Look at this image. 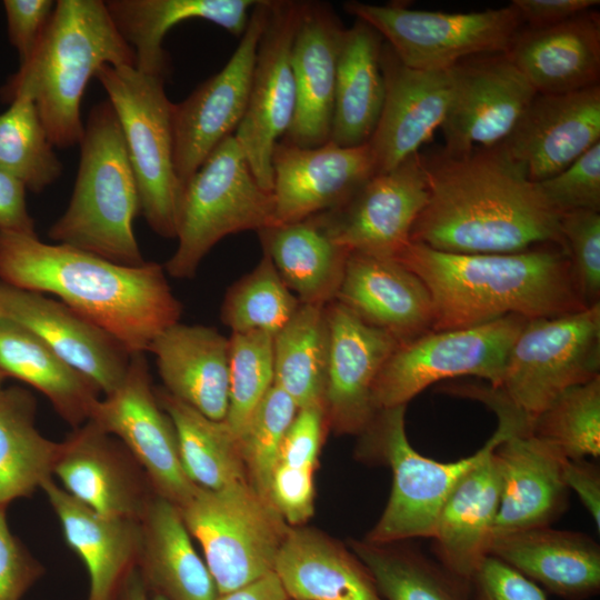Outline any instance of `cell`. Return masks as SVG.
Returning <instances> with one entry per match:
<instances>
[{
  "mask_svg": "<svg viewBox=\"0 0 600 600\" xmlns=\"http://www.w3.org/2000/svg\"><path fill=\"white\" fill-rule=\"evenodd\" d=\"M469 600H547V597L538 584L489 554L469 582Z\"/></svg>",
  "mask_w": 600,
  "mask_h": 600,
  "instance_id": "cell-50",
  "label": "cell"
},
{
  "mask_svg": "<svg viewBox=\"0 0 600 600\" xmlns=\"http://www.w3.org/2000/svg\"><path fill=\"white\" fill-rule=\"evenodd\" d=\"M134 63L106 1L58 0L33 54L1 94L8 100L18 90L28 91L54 148L66 149L82 138L80 104L98 69Z\"/></svg>",
  "mask_w": 600,
  "mask_h": 600,
  "instance_id": "cell-4",
  "label": "cell"
},
{
  "mask_svg": "<svg viewBox=\"0 0 600 600\" xmlns=\"http://www.w3.org/2000/svg\"><path fill=\"white\" fill-rule=\"evenodd\" d=\"M148 351L168 393L212 420L226 419L229 338L211 327L177 322L160 332Z\"/></svg>",
  "mask_w": 600,
  "mask_h": 600,
  "instance_id": "cell-28",
  "label": "cell"
},
{
  "mask_svg": "<svg viewBox=\"0 0 600 600\" xmlns=\"http://www.w3.org/2000/svg\"><path fill=\"white\" fill-rule=\"evenodd\" d=\"M336 301L400 343L432 330L430 291L394 258L350 252Z\"/></svg>",
  "mask_w": 600,
  "mask_h": 600,
  "instance_id": "cell-25",
  "label": "cell"
},
{
  "mask_svg": "<svg viewBox=\"0 0 600 600\" xmlns=\"http://www.w3.org/2000/svg\"><path fill=\"white\" fill-rule=\"evenodd\" d=\"M299 306L298 298L263 253L257 267L228 289L220 318L231 333L261 331L274 337Z\"/></svg>",
  "mask_w": 600,
  "mask_h": 600,
  "instance_id": "cell-43",
  "label": "cell"
},
{
  "mask_svg": "<svg viewBox=\"0 0 600 600\" xmlns=\"http://www.w3.org/2000/svg\"><path fill=\"white\" fill-rule=\"evenodd\" d=\"M263 253L300 303L336 300L350 251L332 238L321 213L258 231Z\"/></svg>",
  "mask_w": 600,
  "mask_h": 600,
  "instance_id": "cell-35",
  "label": "cell"
},
{
  "mask_svg": "<svg viewBox=\"0 0 600 600\" xmlns=\"http://www.w3.org/2000/svg\"><path fill=\"white\" fill-rule=\"evenodd\" d=\"M531 434L570 460L600 454V376L560 393L532 421Z\"/></svg>",
  "mask_w": 600,
  "mask_h": 600,
  "instance_id": "cell-44",
  "label": "cell"
},
{
  "mask_svg": "<svg viewBox=\"0 0 600 600\" xmlns=\"http://www.w3.org/2000/svg\"><path fill=\"white\" fill-rule=\"evenodd\" d=\"M598 376L600 302L570 313L527 320L494 389L532 424L564 390Z\"/></svg>",
  "mask_w": 600,
  "mask_h": 600,
  "instance_id": "cell-10",
  "label": "cell"
},
{
  "mask_svg": "<svg viewBox=\"0 0 600 600\" xmlns=\"http://www.w3.org/2000/svg\"><path fill=\"white\" fill-rule=\"evenodd\" d=\"M109 600H164L150 590L134 567L120 582Z\"/></svg>",
  "mask_w": 600,
  "mask_h": 600,
  "instance_id": "cell-58",
  "label": "cell"
},
{
  "mask_svg": "<svg viewBox=\"0 0 600 600\" xmlns=\"http://www.w3.org/2000/svg\"><path fill=\"white\" fill-rule=\"evenodd\" d=\"M562 479L568 490H572L600 530V470L586 459H566Z\"/></svg>",
  "mask_w": 600,
  "mask_h": 600,
  "instance_id": "cell-55",
  "label": "cell"
},
{
  "mask_svg": "<svg viewBox=\"0 0 600 600\" xmlns=\"http://www.w3.org/2000/svg\"><path fill=\"white\" fill-rule=\"evenodd\" d=\"M53 474L69 494L109 517L140 520L157 494L123 443L92 420L59 442Z\"/></svg>",
  "mask_w": 600,
  "mask_h": 600,
  "instance_id": "cell-19",
  "label": "cell"
},
{
  "mask_svg": "<svg viewBox=\"0 0 600 600\" xmlns=\"http://www.w3.org/2000/svg\"><path fill=\"white\" fill-rule=\"evenodd\" d=\"M421 156L429 198L410 242L461 254L511 253L534 244L566 249L561 213L497 147Z\"/></svg>",
  "mask_w": 600,
  "mask_h": 600,
  "instance_id": "cell-1",
  "label": "cell"
},
{
  "mask_svg": "<svg viewBox=\"0 0 600 600\" xmlns=\"http://www.w3.org/2000/svg\"><path fill=\"white\" fill-rule=\"evenodd\" d=\"M329 327L324 410L339 434H361L377 409V378L400 342L372 327L338 301L326 307Z\"/></svg>",
  "mask_w": 600,
  "mask_h": 600,
  "instance_id": "cell-21",
  "label": "cell"
},
{
  "mask_svg": "<svg viewBox=\"0 0 600 600\" xmlns=\"http://www.w3.org/2000/svg\"><path fill=\"white\" fill-rule=\"evenodd\" d=\"M120 440L154 492L180 507L197 488L181 466L176 430L158 402L144 353H131L121 384L99 399L90 419Z\"/></svg>",
  "mask_w": 600,
  "mask_h": 600,
  "instance_id": "cell-14",
  "label": "cell"
},
{
  "mask_svg": "<svg viewBox=\"0 0 600 600\" xmlns=\"http://www.w3.org/2000/svg\"><path fill=\"white\" fill-rule=\"evenodd\" d=\"M327 426L323 404L298 409L283 438L278 463L314 469Z\"/></svg>",
  "mask_w": 600,
  "mask_h": 600,
  "instance_id": "cell-52",
  "label": "cell"
},
{
  "mask_svg": "<svg viewBox=\"0 0 600 600\" xmlns=\"http://www.w3.org/2000/svg\"><path fill=\"white\" fill-rule=\"evenodd\" d=\"M37 402L20 387L0 388V508L52 478L59 442L36 428Z\"/></svg>",
  "mask_w": 600,
  "mask_h": 600,
  "instance_id": "cell-38",
  "label": "cell"
},
{
  "mask_svg": "<svg viewBox=\"0 0 600 600\" xmlns=\"http://www.w3.org/2000/svg\"><path fill=\"white\" fill-rule=\"evenodd\" d=\"M301 1L271 0L244 116L233 137L259 184L272 190L271 158L296 110L291 48Z\"/></svg>",
  "mask_w": 600,
  "mask_h": 600,
  "instance_id": "cell-15",
  "label": "cell"
},
{
  "mask_svg": "<svg viewBox=\"0 0 600 600\" xmlns=\"http://www.w3.org/2000/svg\"><path fill=\"white\" fill-rule=\"evenodd\" d=\"M273 386V337L261 331L231 333L229 404L224 421L238 440Z\"/></svg>",
  "mask_w": 600,
  "mask_h": 600,
  "instance_id": "cell-45",
  "label": "cell"
},
{
  "mask_svg": "<svg viewBox=\"0 0 600 600\" xmlns=\"http://www.w3.org/2000/svg\"><path fill=\"white\" fill-rule=\"evenodd\" d=\"M214 600H289L274 572L233 591L219 593Z\"/></svg>",
  "mask_w": 600,
  "mask_h": 600,
  "instance_id": "cell-57",
  "label": "cell"
},
{
  "mask_svg": "<svg viewBox=\"0 0 600 600\" xmlns=\"http://www.w3.org/2000/svg\"><path fill=\"white\" fill-rule=\"evenodd\" d=\"M79 144L73 191L67 209L48 230L49 238L116 263L142 264L133 232V220L140 214L138 187L108 100L90 110Z\"/></svg>",
  "mask_w": 600,
  "mask_h": 600,
  "instance_id": "cell-5",
  "label": "cell"
},
{
  "mask_svg": "<svg viewBox=\"0 0 600 600\" xmlns=\"http://www.w3.org/2000/svg\"><path fill=\"white\" fill-rule=\"evenodd\" d=\"M344 29L329 4L301 1L291 48L296 110L282 141L312 148L330 140Z\"/></svg>",
  "mask_w": 600,
  "mask_h": 600,
  "instance_id": "cell-24",
  "label": "cell"
},
{
  "mask_svg": "<svg viewBox=\"0 0 600 600\" xmlns=\"http://www.w3.org/2000/svg\"><path fill=\"white\" fill-rule=\"evenodd\" d=\"M1 282L53 294L130 353H144L164 329L179 322L182 306L163 266L112 262L36 233L0 230Z\"/></svg>",
  "mask_w": 600,
  "mask_h": 600,
  "instance_id": "cell-2",
  "label": "cell"
},
{
  "mask_svg": "<svg viewBox=\"0 0 600 600\" xmlns=\"http://www.w3.org/2000/svg\"><path fill=\"white\" fill-rule=\"evenodd\" d=\"M384 99L368 141L376 172L392 170L441 128L451 100L450 71L418 70L403 64L383 42L380 57Z\"/></svg>",
  "mask_w": 600,
  "mask_h": 600,
  "instance_id": "cell-23",
  "label": "cell"
},
{
  "mask_svg": "<svg viewBox=\"0 0 600 600\" xmlns=\"http://www.w3.org/2000/svg\"><path fill=\"white\" fill-rule=\"evenodd\" d=\"M52 0H4L8 34L16 48L20 66L33 54L53 12Z\"/></svg>",
  "mask_w": 600,
  "mask_h": 600,
  "instance_id": "cell-53",
  "label": "cell"
},
{
  "mask_svg": "<svg viewBox=\"0 0 600 600\" xmlns=\"http://www.w3.org/2000/svg\"><path fill=\"white\" fill-rule=\"evenodd\" d=\"M290 600V599H289Z\"/></svg>",
  "mask_w": 600,
  "mask_h": 600,
  "instance_id": "cell-60",
  "label": "cell"
},
{
  "mask_svg": "<svg viewBox=\"0 0 600 600\" xmlns=\"http://www.w3.org/2000/svg\"><path fill=\"white\" fill-rule=\"evenodd\" d=\"M382 44L381 36L361 20L343 31L329 140L338 146L368 143L377 127L384 99Z\"/></svg>",
  "mask_w": 600,
  "mask_h": 600,
  "instance_id": "cell-36",
  "label": "cell"
},
{
  "mask_svg": "<svg viewBox=\"0 0 600 600\" xmlns=\"http://www.w3.org/2000/svg\"><path fill=\"white\" fill-rule=\"evenodd\" d=\"M461 254L409 242L394 258L427 286L433 331L470 328L503 317L527 320L587 308L567 249Z\"/></svg>",
  "mask_w": 600,
  "mask_h": 600,
  "instance_id": "cell-3",
  "label": "cell"
},
{
  "mask_svg": "<svg viewBox=\"0 0 600 600\" xmlns=\"http://www.w3.org/2000/svg\"><path fill=\"white\" fill-rule=\"evenodd\" d=\"M271 0H258L240 42L224 67L172 104L173 162L183 184L241 122L249 99L258 44Z\"/></svg>",
  "mask_w": 600,
  "mask_h": 600,
  "instance_id": "cell-13",
  "label": "cell"
},
{
  "mask_svg": "<svg viewBox=\"0 0 600 600\" xmlns=\"http://www.w3.org/2000/svg\"><path fill=\"white\" fill-rule=\"evenodd\" d=\"M0 114V171L27 190L42 192L62 174L63 166L41 121L32 96L16 91Z\"/></svg>",
  "mask_w": 600,
  "mask_h": 600,
  "instance_id": "cell-42",
  "label": "cell"
},
{
  "mask_svg": "<svg viewBox=\"0 0 600 600\" xmlns=\"http://www.w3.org/2000/svg\"><path fill=\"white\" fill-rule=\"evenodd\" d=\"M258 0H108V11L136 57L134 67L166 78L169 58L162 47L167 32L191 19L212 22L241 37Z\"/></svg>",
  "mask_w": 600,
  "mask_h": 600,
  "instance_id": "cell-34",
  "label": "cell"
},
{
  "mask_svg": "<svg viewBox=\"0 0 600 600\" xmlns=\"http://www.w3.org/2000/svg\"><path fill=\"white\" fill-rule=\"evenodd\" d=\"M429 198L421 153L376 173L342 207L321 213L338 244L350 252L396 258Z\"/></svg>",
  "mask_w": 600,
  "mask_h": 600,
  "instance_id": "cell-17",
  "label": "cell"
},
{
  "mask_svg": "<svg viewBox=\"0 0 600 600\" xmlns=\"http://www.w3.org/2000/svg\"><path fill=\"white\" fill-rule=\"evenodd\" d=\"M489 554L564 600L600 591V546L582 532L551 526L517 531L494 538Z\"/></svg>",
  "mask_w": 600,
  "mask_h": 600,
  "instance_id": "cell-29",
  "label": "cell"
},
{
  "mask_svg": "<svg viewBox=\"0 0 600 600\" xmlns=\"http://www.w3.org/2000/svg\"><path fill=\"white\" fill-rule=\"evenodd\" d=\"M548 201L560 212L600 211V142L561 172L538 182Z\"/></svg>",
  "mask_w": 600,
  "mask_h": 600,
  "instance_id": "cell-48",
  "label": "cell"
},
{
  "mask_svg": "<svg viewBox=\"0 0 600 600\" xmlns=\"http://www.w3.org/2000/svg\"><path fill=\"white\" fill-rule=\"evenodd\" d=\"M298 411L293 400L273 386L253 413L240 438L247 478L268 499V487L279 460L283 438ZM269 500V499H268Z\"/></svg>",
  "mask_w": 600,
  "mask_h": 600,
  "instance_id": "cell-46",
  "label": "cell"
},
{
  "mask_svg": "<svg viewBox=\"0 0 600 600\" xmlns=\"http://www.w3.org/2000/svg\"><path fill=\"white\" fill-rule=\"evenodd\" d=\"M600 142V86L537 93L510 134L496 146L531 182L569 167Z\"/></svg>",
  "mask_w": 600,
  "mask_h": 600,
  "instance_id": "cell-20",
  "label": "cell"
},
{
  "mask_svg": "<svg viewBox=\"0 0 600 600\" xmlns=\"http://www.w3.org/2000/svg\"><path fill=\"white\" fill-rule=\"evenodd\" d=\"M494 449L456 484L430 538L434 559L467 582L489 556L493 540L501 489Z\"/></svg>",
  "mask_w": 600,
  "mask_h": 600,
  "instance_id": "cell-30",
  "label": "cell"
},
{
  "mask_svg": "<svg viewBox=\"0 0 600 600\" xmlns=\"http://www.w3.org/2000/svg\"><path fill=\"white\" fill-rule=\"evenodd\" d=\"M41 489L60 521L67 544L88 570V600H109L137 564L140 521L100 514L69 494L52 478L44 481Z\"/></svg>",
  "mask_w": 600,
  "mask_h": 600,
  "instance_id": "cell-31",
  "label": "cell"
},
{
  "mask_svg": "<svg viewBox=\"0 0 600 600\" xmlns=\"http://www.w3.org/2000/svg\"><path fill=\"white\" fill-rule=\"evenodd\" d=\"M6 379V377L0 372V388L2 387V382Z\"/></svg>",
  "mask_w": 600,
  "mask_h": 600,
  "instance_id": "cell-59",
  "label": "cell"
},
{
  "mask_svg": "<svg viewBox=\"0 0 600 600\" xmlns=\"http://www.w3.org/2000/svg\"><path fill=\"white\" fill-rule=\"evenodd\" d=\"M501 480L493 539L551 526L568 508L567 459L532 434H511L493 451ZM493 541V540H492Z\"/></svg>",
  "mask_w": 600,
  "mask_h": 600,
  "instance_id": "cell-26",
  "label": "cell"
},
{
  "mask_svg": "<svg viewBox=\"0 0 600 600\" xmlns=\"http://www.w3.org/2000/svg\"><path fill=\"white\" fill-rule=\"evenodd\" d=\"M522 24L528 29H544L560 24L593 9L599 0H513Z\"/></svg>",
  "mask_w": 600,
  "mask_h": 600,
  "instance_id": "cell-54",
  "label": "cell"
},
{
  "mask_svg": "<svg viewBox=\"0 0 600 600\" xmlns=\"http://www.w3.org/2000/svg\"><path fill=\"white\" fill-rule=\"evenodd\" d=\"M178 509L202 547L219 593L273 572L290 527L248 479L217 490L197 487Z\"/></svg>",
  "mask_w": 600,
  "mask_h": 600,
  "instance_id": "cell-9",
  "label": "cell"
},
{
  "mask_svg": "<svg viewBox=\"0 0 600 600\" xmlns=\"http://www.w3.org/2000/svg\"><path fill=\"white\" fill-rule=\"evenodd\" d=\"M0 314L31 331L104 396L121 384L131 353L61 301L0 282Z\"/></svg>",
  "mask_w": 600,
  "mask_h": 600,
  "instance_id": "cell-22",
  "label": "cell"
},
{
  "mask_svg": "<svg viewBox=\"0 0 600 600\" xmlns=\"http://www.w3.org/2000/svg\"><path fill=\"white\" fill-rule=\"evenodd\" d=\"M43 574V567L9 529L0 508V600H21Z\"/></svg>",
  "mask_w": 600,
  "mask_h": 600,
  "instance_id": "cell-51",
  "label": "cell"
},
{
  "mask_svg": "<svg viewBox=\"0 0 600 600\" xmlns=\"http://www.w3.org/2000/svg\"><path fill=\"white\" fill-rule=\"evenodd\" d=\"M407 406L380 409L360 434L361 454L384 461L392 470L387 506L368 533L372 543L431 538L439 512L456 484L491 450L511 434H522L521 423L509 416L481 449L466 458L441 462L420 454L408 440Z\"/></svg>",
  "mask_w": 600,
  "mask_h": 600,
  "instance_id": "cell-6",
  "label": "cell"
},
{
  "mask_svg": "<svg viewBox=\"0 0 600 600\" xmlns=\"http://www.w3.org/2000/svg\"><path fill=\"white\" fill-rule=\"evenodd\" d=\"M560 231L584 303H599L600 213L583 209L563 212Z\"/></svg>",
  "mask_w": 600,
  "mask_h": 600,
  "instance_id": "cell-47",
  "label": "cell"
},
{
  "mask_svg": "<svg viewBox=\"0 0 600 600\" xmlns=\"http://www.w3.org/2000/svg\"><path fill=\"white\" fill-rule=\"evenodd\" d=\"M273 224L304 220L347 203L376 172L368 143L303 148L282 140L272 158Z\"/></svg>",
  "mask_w": 600,
  "mask_h": 600,
  "instance_id": "cell-18",
  "label": "cell"
},
{
  "mask_svg": "<svg viewBox=\"0 0 600 600\" xmlns=\"http://www.w3.org/2000/svg\"><path fill=\"white\" fill-rule=\"evenodd\" d=\"M326 307L300 303L291 320L273 337L274 386L298 409L324 406L329 354Z\"/></svg>",
  "mask_w": 600,
  "mask_h": 600,
  "instance_id": "cell-41",
  "label": "cell"
},
{
  "mask_svg": "<svg viewBox=\"0 0 600 600\" xmlns=\"http://www.w3.org/2000/svg\"><path fill=\"white\" fill-rule=\"evenodd\" d=\"M343 9L373 28L403 64L428 71L450 70L473 56L507 52L523 27L512 3L474 12L360 1H348Z\"/></svg>",
  "mask_w": 600,
  "mask_h": 600,
  "instance_id": "cell-11",
  "label": "cell"
},
{
  "mask_svg": "<svg viewBox=\"0 0 600 600\" xmlns=\"http://www.w3.org/2000/svg\"><path fill=\"white\" fill-rule=\"evenodd\" d=\"M449 71L452 94L441 129L451 152L498 146L537 94L506 52L473 56Z\"/></svg>",
  "mask_w": 600,
  "mask_h": 600,
  "instance_id": "cell-16",
  "label": "cell"
},
{
  "mask_svg": "<svg viewBox=\"0 0 600 600\" xmlns=\"http://www.w3.org/2000/svg\"><path fill=\"white\" fill-rule=\"evenodd\" d=\"M0 372L40 391L73 429L90 419L100 390L31 331L0 314Z\"/></svg>",
  "mask_w": 600,
  "mask_h": 600,
  "instance_id": "cell-37",
  "label": "cell"
},
{
  "mask_svg": "<svg viewBox=\"0 0 600 600\" xmlns=\"http://www.w3.org/2000/svg\"><path fill=\"white\" fill-rule=\"evenodd\" d=\"M313 471L283 463H277L273 469L268 499L287 523L300 526L313 514Z\"/></svg>",
  "mask_w": 600,
  "mask_h": 600,
  "instance_id": "cell-49",
  "label": "cell"
},
{
  "mask_svg": "<svg viewBox=\"0 0 600 600\" xmlns=\"http://www.w3.org/2000/svg\"><path fill=\"white\" fill-rule=\"evenodd\" d=\"M506 53L537 93L600 86V14L591 9L550 28L522 27Z\"/></svg>",
  "mask_w": 600,
  "mask_h": 600,
  "instance_id": "cell-27",
  "label": "cell"
},
{
  "mask_svg": "<svg viewBox=\"0 0 600 600\" xmlns=\"http://www.w3.org/2000/svg\"><path fill=\"white\" fill-rule=\"evenodd\" d=\"M141 544L137 569L164 600H214V580L191 542L179 509L154 494L140 518Z\"/></svg>",
  "mask_w": 600,
  "mask_h": 600,
  "instance_id": "cell-33",
  "label": "cell"
},
{
  "mask_svg": "<svg viewBox=\"0 0 600 600\" xmlns=\"http://www.w3.org/2000/svg\"><path fill=\"white\" fill-rule=\"evenodd\" d=\"M94 77L118 118L136 178L140 214L158 236L176 238L182 184L173 162L172 102L163 77L104 64Z\"/></svg>",
  "mask_w": 600,
  "mask_h": 600,
  "instance_id": "cell-8",
  "label": "cell"
},
{
  "mask_svg": "<svg viewBox=\"0 0 600 600\" xmlns=\"http://www.w3.org/2000/svg\"><path fill=\"white\" fill-rule=\"evenodd\" d=\"M272 224V192L259 184L233 134L229 136L182 184L176 226L178 247L164 271L173 278L190 279L224 237Z\"/></svg>",
  "mask_w": 600,
  "mask_h": 600,
  "instance_id": "cell-7",
  "label": "cell"
},
{
  "mask_svg": "<svg viewBox=\"0 0 600 600\" xmlns=\"http://www.w3.org/2000/svg\"><path fill=\"white\" fill-rule=\"evenodd\" d=\"M526 322L522 317L508 316L470 328L430 330L400 343L377 378V411L407 406L426 388L444 379L472 376L497 388L510 348Z\"/></svg>",
  "mask_w": 600,
  "mask_h": 600,
  "instance_id": "cell-12",
  "label": "cell"
},
{
  "mask_svg": "<svg viewBox=\"0 0 600 600\" xmlns=\"http://www.w3.org/2000/svg\"><path fill=\"white\" fill-rule=\"evenodd\" d=\"M26 190L18 180L0 171V230L36 233Z\"/></svg>",
  "mask_w": 600,
  "mask_h": 600,
  "instance_id": "cell-56",
  "label": "cell"
},
{
  "mask_svg": "<svg viewBox=\"0 0 600 600\" xmlns=\"http://www.w3.org/2000/svg\"><path fill=\"white\" fill-rule=\"evenodd\" d=\"M176 430L181 466L197 487L210 490L246 480L240 442L226 421L212 420L164 389H156Z\"/></svg>",
  "mask_w": 600,
  "mask_h": 600,
  "instance_id": "cell-39",
  "label": "cell"
},
{
  "mask_svg": "<svg viewBox=\"0 0 600 600\" xmlns=\"http://www.w3.org/2000/svg\"><path fill=\"white\" fill-rule=\"evenodd\" d=\"M273 572L290 600H383L358 557L312 529H289Z\"/></svg>",
  "mask_w": 600,
  "mask_h": 600,
  "instance_id": "cell-32",
  "label": "cell"
},
{
  "mask_svg": "<svg viewBox=\"0 0 600 600\" xmlns=\"http://www.w3.org/2000/svg\"><path fill=\"white\" fill-rule=\"evenodd\" d=\"M352 541V552L371 573L383 600H469V582L409 544Z\"/></svg>",
  "mask_w": 600,
  "mask_h": 600,
  "instance_id": "cell-40",
  "label": "cell"
}]
</instances>
